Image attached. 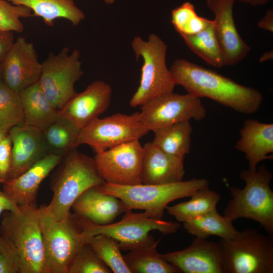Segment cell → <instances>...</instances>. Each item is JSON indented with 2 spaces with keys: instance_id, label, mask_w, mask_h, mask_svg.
<instances>
[{
  "instance_id": "obj_12",
  "label": "cell",
  "mask_w": 273,
  "mask_h": 273,
  "mask_svg": "<svg viewBox=\"0 0 273 273\" xmlns=\"http://www.w3.org/2000/svg\"><path fill=\"white\" fill-rule=\"evenodd\" d=\"M199 98L191 94L179 95L173 92L155 97L141 106V121L149 131H155L183 121H200L206 110Z\"/></svg>"
},
{
  "instance_id": "obj_34",
  "label": "cell",
  "mask_w": 273,
  "mask_h": 273,
  "mask_svg": "<svg viewBox=\"0 0 273 273\" xmlns=\"http://www.w3.org/2000/svg\"><path fill=\"white\" fill-rule=\"evenodd\" d=\"M110 269L85 243L71 262L68 273H111Z\"/></svg>"
},
{
  "instance_id": "obj_40",
  "label": "cell",
  "mask_w": 273,
  "mask_h": 273,
  "mask_svg": "<svg viewBox=\"0 0 273 273\" xmlns=\"http://www.w3.org/2000/svg\"><path fill=\"white\" fill-rule=\"evenodd\" d=\"M259 27L270 32L273 31V11L268 10L265 16L258 23Z\"/></svg>"
},
{
  "instance_id": "obj_3",
  "label": "cell",
  "mask_w": 273,
  "mask_h": 273,
  "mask_svg": "<svg viewBox=\"0 0 273 273\" xmlns=\"http://www.w3.org/2000/svg\"><path fill=\"white\" fill-rule=\"evenodd\" d=\"M240 176L245 186L243 189L229 187L232 199L223 215L232 222L241 218L252 219L273 237V191L269 186L271 173L263 165L256 170H243Z\"/></svg>"
},
{
  "instance_id": "obj_45",
  "label": "cell",
  "mask_w": 273,
  "mask_h": 273,
  "mask_svg": "<svg viewBox=\"0 0 273 273\" xmlns=\"http://www.w3.org/2000/svg\"><path fill=\"white\" fill-rule=\"evenodd\" d=\"M2 80L1 63H0V81Z\"/></svg>"
},
{
  "instance_id": "obj_42",
  "label": "cell",
  "mask_w": 273,
  "mask_h": 273,
  "mask_svg": "<svg viewBox=\"0 0 273 273\" xmlns=\"http://www.w3.org/2000/svg\"><path fill=\"white\" fill-rule=\"evenodd\" d=\"M272 51L264 53L260 58V62H264L272 59Z\"/></svg>"
},
{
  "instance_id": "obj_44",
  "label": "cell",
  "mask_w": 273,
  "mask_h": 273,
  "mask_svg": "<svg viewBox=\"0 0 273 273\" xmlns=\"http://www.w3.org/2000/svg\"><path fill=\"white\" fill-rule=\"evenodd\" d=\"M103 1L107 4L111 5L113 4L116 0H103Z\"/></svg>"
},
{
  "instance_id": "obj_31",
  "label": "cell",
  "mask_w": 273,
  "mask_h": 273,
  "mask_svg": "<svg viewBox=\"0 0 273 273\" xmlns=\"http://www.w3.org/2000/svg\"><path fill=\"white\" fill-rule=\"evenodd\" d=\"M86 243L112 272L131 273L117 240L105 234H98L86 239Z\"/></svg>"
},
{
  "instance_id": "obj_38",
  "label": "cell",
  "mask_w": 273,
  "mask_h": 273,
  "mask_svg": "<svg viewBox=\"0 0 273 273\" xmlns=\"http://www.w3.org/2000/svg\"><path fill=\"white\" fill-rule=\"evenodd\" d=\"M15 41L14 32L0 30V63Z\"/></svg>"
},
{
  "instance_id": "obj_5",
  "label": "cell",
  "mask_w": 273,
  "mask_h": 273,
  "mask_svg": "<svg viewBox=\"0 0 273 273\" xmlns=\"http://www.w3.org/2000/svg\"><path fill=\"white\" fill-rule=\"evenodd\" d=\"M46 273H68L69 267L86 239L76 214L57 220L42 206L37 208Z\"/></svg>"
},
{
  "instance_id": "obj_43",
  "label": "cell",
  "mask_w": 273,
  "mask_h": 273,
  "mask_svg": "<svg viewBox=\"0 0 273 273\" xmlns=\"http://www.w3.org/2000/svg\"><path fill=\"white\" fill-rule=\"evenodd\" d=\"M9 132L8 130L0 129V142Z\"/></svg>"
},
{
  "instance_id": "obj_28",
  "label": "cell",
  "mask_w": 273,
  "mask_h": 273,
  "mask_svg": "<svg viewBox=\"0 0 273 273\" xmlns=\"http://www.w3.org/2000/svg\"><path fill=\"white\" fill-rule=\"evenodd\" d=\"M232 222L215 209L183 222V226L186 232L197 238L207 239L209 236H216L222 239H228L234 237L238 232Z\"/></svg>"
},
{
  "instance_id": "obj_1",
  "label": "cell",
  "mask_w": 273,
  "mask_h": 273,
  "mask_svg": "<svg viewBox=\"0 0 273 273\" xmlns=\"http://www.w3.org/2000/svg\"><path fill=\"white\" fill-rule=\"evenodd\" d=\"M169 69L176 85L199 98H209L245 114L255 113L262 104L258 90L185 59L175 60Z\"/></svg>"
},
{
  "instance_id": "obj_18",
  "label": "cell",
  "mask_w": 273,
  "mask_h": 273,
  "mask_svg": "<svg viewBox=\"0 0 273 273\" xmlns=\"http://www.w3.org/2000/svg\"><path fill=\"white\" fill-rule=\"evenodd\" d=\"M9 133L12 148L6 181L17 177L48 154L40 130L22 123L12 127Z\"/></svg>"
},
{
  "instance_id": "obj_2",
  "label": "cell",
  "mask_w": 273,
  "mask_h": 273,
  "mask_svg": "<svg viewBox=\"0 0 273 273\" xmlns=\"http://www.w3.org/2000/svg\"><path fill=\"white\" fill-rule=\"evenodd\" d=\"M51 183L53 197L44 210L57 220L66 219L75 200L87 189L105 181L94 158L75 149L62 157Z\"/></svg>"
},
{
  "instance_id": "obj_19",
  "label": "cell",
  "mask_w": 273,
  "mask_h": 273,
  "mask_svg": "<svg viewBox=\"0 0 273 273\" xmlns=\"http://www.w3.org/2000/svg\"><path fill=\"white\" fill-rule=\"evenodd\" d=\"M62 157L48 154L17 177L3 183V192L18 206H36L39 187Z\"/></svg>"
},
{
  "instance_id": "obj_7",
  "label": "cell",
  "mask_w": 273,
  "mask_h": 273,
  "mask_svg": "<svg viewBox=\"0 0 273 273\" xmlns=\"http://www.w3.org/2000/svg\"><path fill=\"white\" fill-rule=\"evenodd\" d=\"M131 47L136 60L142 57L143 64L140 85L129 105L133 108L141 106L155 97L173 92L176 84L166 65V43L157 35L151 34L148 40L135 36Z\"/></svg>"
},
{
  "instance_id": "obj_39",
  "label": "cell",
  "mask_w": 273,
  "mask_h": 273,
  "mask_svg": "<svg viewBox=\"0 0 273 273\" xmlns=\"http://www.w3.org/2000/svg\"><path fill=\"white\" fill-rule=\"evenodd\" d=\"M19 208L3 191H0V215L6 211H15Z\"/></svg>"
},
{
  "instance_id": "obj_41",
  "label": "cell",
  "mask_w": 273,
  "mask_h": 273,
  "mask_svg": "<svg viewBox=\"0 0 273 273\" xmlns=\"http://www.w3.org/2000/svg\"><path fill=\"white\" fill-rule=\"evenodd\" d=\"M248 3L253 6H257L264 5L272 0H235Z\"/></svg>"
},
{
  "instance_id": "obj_27",
  "label": "cell",
  "mask_w": 273,
  "mask_h": 273,
  "mask_svg": "<svg viewBox=\"0 0 273 273\" xmlns=\"http://www.w3.org/2000/svg\"><path fill=\"white\" fill-rule=\"evenodd\" d=\"M192 131L190 121L176 123L155 131L152 142L168 154L184 158L190 152Z\"/></svg>"
},
{
  "instance_id": "obj_4",
  "label": "cell",
  "mask_w": 273,
  "mask_h": 273,
  "mask_svg": "<svg viewBox=\"0 0 273 273\" xmlns=\"http://www.w3.org/2000/svg\"><path fill=\"white\" fill-rule=\"evenodd\" d=\"M209 185L204 178H193L178 183L161 184L118 185L104 183L97 186L99 191L121 200L129 209H141L149 217L162 219L169 203L190 197L197 190Z\"/></svg>"
},
{
  "instance_id": "obj_13",
  "label": "cell",
  "mask_w": 273,
  "mask_h": 273,
  "mask_svg": "<svg viewBox=\"0 0 273 273\" xmlns=\"http://www.w3.org/2000/svg\"><path fill=\"white\" fill-rule=\"evenodd\" d=\"M95 153L96 166L105 182L124 186L142 184L144 149L139 140Z\"/></svg>"
},
{
  "instance_id": "obj_25",
  "label": "cell",
  "mask_w": 273,
  "mask_h": 273,
  "mask_svg": "<svg viewBox=\"0 0 273 273\" xmlns=\"http://www.w3.org/2000/svg\"><path fill=\"white\" fill-rule=\"evenodd\" d=\"M16 5L30 9L32 16L41 18L44 23L54 25V20L64 19L73 26L79 25L85 18V15L75 4L74 0H6Z\"/></svg>"
},
{
  "instance_id": "obj_20",
  "label": "cell",
  "mask_w": 273,
  "mask_h": 273,
  "mask_svg": "<svg viewBox=\"0 0 273 273\" xmlns=\"http://www.w3.org/2000/svg\"><path fill=\"white\" fill-rule=\"evenodd\" d=\"M143 146L142 183L161 185L183 181L185 173L183 157L168 154L152 142Z\"/></svg>"
},
{
  "instance_id": "obj_29",
  "label": "cell",
  "mask_w": 273,
  "mask_h": 273,
  "mask_svg": "<svg viewBox=\"0 0 273 273\" xmlns=\"http://www.w3.org/2000/svg\"><path fill=\"white\" fill-rule=\"evenodd\" d=\"M190 197L187 201L166 208L168 213L178 222H184L216 209L220 196L208 187L201 188Z\"/></svg>"
},
{
  "instance_id": "obj_33",
  "label": "cell",
  "mask_w": 273,
  "mask_h": 273,
  "mask_svg": "<svg viewBox=\"0 0 273 273\" xmlns=\"http://www.w3.org/2000/svg\"><path fill=\"white\" fill-rule=\"evenodd\" d=\"M171 22L179 35H192L205 29L213 20L199 16L195 6L187 2L172 11Z\"/></svg>"
},
{
  "instance_id": "obj_17",
  "label": "cell",
  "mask_w": 273,
  "mask_h": 273,
  "mask_svg": "<svg viewBox=\"0 0 273 273\" xmlns=\"http://www.w3.org/2000/svg\"><path fill=\"white\" fill-rule=\"evenodd\" d=\"M235 0H206L214 15V27L224 66H232L242 60L250 51L240 36L233 17Z\"/></svg>"
},
{
  "instance_id": "obj_23",
  "label": "cell",
  "mask_w": 273,
  "mask_h": 273,
  "mask_svg": "<svg viewBox=\"0 0 273 273\" xmlns=\"http://www.w3.org/2000/svg\"><path fill=\"white\" fill-rule=\"evenodd\" d=\"M159 240L156 241L149 235L142 241L122 250L129 251L123 257L131 273L180 272L158 252L157 247Z\"/></svg>"
},
{
  "instance_id": "obj_26",
  "label": "cell",
  "mask_w": 273,
  "mask_h": 273,
  "mask_svg": "<svg viewBox=\"0 0 273 273\" xmlns=\"http://www.w3.org/2000/svg\"><path fill=\"white\" fill-rule=\"evenodd\" d=\"M79 130L67 119L58 118L42 131L43 141L48 154L64 157L79 146Z\"/></svg>"
},
{
  "instance_id": "obj_14",
  "label": "cell",
  "mask_w": 273,
  "mask_h": 273,
  "mask_svg": "<svg viewBox=\"0 0 273 273\" xmlns=\"http://www.w3.org/2000/svg\"><path fill=\"white\" fill-rule=\"evenodd\" d=\"M41 71V63L33 44L24 37H18L1 63L2 81L20 94L38 82Z\"/></svg>"
},
{
  "instance_id": "obj_37",
  "label": "cell",
  "mask_w": 273,
  "mask_h": 273,
  "mask_svg": "<svg viewBox=\"0 0 273 273\" xmlns=\"http://www.w3.org/2000/svg\"><path fill=\"white\" fill-rule=\"evenodd\" d=\"M12 141L9 132L0 142V185L7 179L10 167Z\"/></svg>"
},
{
  "instance_id": "obj_8",
  "label": "cell",
  "mask_w": 273,
  "mask_h": 273,
  "mask_svg": "<svg viewBox=\"0 0 273 273\" xmlns=\"http://www.w3.org/2000/svg\"><path fill=\"white\" fill-rule=\"evenodd\" d=\"M219 243L225 273L273 272V237L247 228Z\"/></svg>"
},
{
  "instance_id": "obj_16",
  "label": "cell",
  "mask_w": 273,
  "mask_h": 273,
  "mask_svg": "<svg viewBox=\"0 0 273 273\" xmlns=\"http://www.w3.org/2000/svg\"><path fill=\"white\" fill-rule=\"evenodd\" d=\"M112 94L109 84L95 80L83 92L76 93L58 110L59 116L67 119L80 130L107 110Z\"/></svg>"
},
{
  "instance_id": "obj_22",
  "label": "cell",
  "mask_w": 273,
  "mask_h": 273,
  "mask_svg": "<svg viewBox=\"0 0 273 273\" xmlns=\"http://www.w3.org/2000/svg\"><path fill=\"white\" fill-rule=\"evenodd\" d=\"M236 148L245 155L249 169L256 170L259 163L273 158V124L247 119L240 130Z\"/></svg>"
},
{
  "instance_id": "obj_9",
  "label": "cell",
  "mask_w": 273,
  "mask_h": 273,
  "mask_svg": "<svg viewBox=\"0 0 273 273\" xmlns=\"http://www.w3.org/2000/svg\"><path fill=\"white\" fill-rule=\"evenodd\" d=\"M77 49L70 52L68 47L58 53H50L41 63L38 81L46 96L58 110L76 94L75 84L83 74Z\"/></svg>"
},
{
  "instance_id": "obj_32",
  "label": "cell",
  "mask_w": 273,
  "mask_h": 273,
  "mask_svg": "<svg viewBox=\"0 0 273 273\" xmlns=\"http://www.w3.org/2000/svg\"><path fill=\"white\" fill-rule=\"evenodd\" d=\"M23 118L20 94L0 81V129L9 131L22 123Z\"/></svg>"
},
{
  "instance_id": "obj_21",
  "label": "cell",
  "mask_w": 273,
  "mask_h": 273,
  "mask_svg": "<svg viewBox=\"0 0 273 273\" xmlns=\"http://www.w3.org/2000/svg\"><path fill=\"white\" fill-rule=\"evenodd\" d=\"M71 208L76 215L99 225L110 224L120 214L131 210L119 198L101 192L97 186L84 192Z\"/></svg>"
},
{
  "instance_id": "obj_30",
  "label": "cell",
  "mask_w": 273,
  "mask_h": 273,
  "mask_svg": "<svg viewBox=\"0 0 273 273\" xmlns=\"http://www.w3.org/2000/svg\"><path fill=\"white\" fill-rule=\"evenodd\" d=\"M180 35L191 51L207 64L217 68L224 66L221 51L215 33L214 21L198 33Z\"/></svg>"
},
{
  "instance_id": "obj_10",
  "label": "cell",
  "mask_w": 273,
  "mask_h": 273,
  "mask_svg": "<svg viewBox=\"0 0 273 273\" xmlns=\"http://www.w3.org/2000/svg\"><path fill=\"white\" fill-rule=\"evenodd\" d=\"M149 131L139 112L131 115L116 113L94 119L79 130L78 145L89 146L95 152L104 151L136 140Z\"/></svg>"
},
{
  "instance_id": "obj_6",
  "label": "cell",
  "mask_w": 273,
  "mask_h": 273,
  "mask_svg": "<svg viewBox=\"0 0 273 273\" xmlns=\"http://www.w3.org/2000/svg\"><path fill=\"white\" fill-rule=\"evenodd\" d=\"M19 207L17 211L3 213L0 235L16 247L21 260V273H46L37 208Z\"/></svg>"
},
{
  "instance_id": "obj_11",
  "label": "cell",
  "mask_w": 273,
  "mask_h": 273,
  "mask_svg": "<svg viewBox=\"0 0 273 273\" xmlns=\"http://www.w3.org/2000/svg\"><path fill=\"white\" fill-rule=\"evenodd\" d=\"M77 216L85 239L98 234H105L117 240L121 250L144 239L152 231L169 235L176 232L180 227L178 222L153 218L144 212L133 213L131 210L125 212L120 221L107 225L97 224L84 217Z\"/></svg>"
},
{
  "instance_id": "obj_24",
  "label": "cell",
  "mask_w": 273,
  "mask_h": 273,
  "mask_svg": "<svg viewBox=\"0 0 273 273\" xmlns=\"http://www.w3.org/2000/svg\"><path fill=\"white\" fill-rule=\"evenodd\" d=\"M20 95L24 124L42 131L58 118V110L50 102L38 82L24 89Z\"/></svg>"
},
{
  "instance_id": "obj_15",
  "label": "cell",
  "mask_w": 273,
  "mask_h": 273,
  "mask_svg": "<svg viewBox=\"0 0 273 273\" xmlns=\"http://www.w3.org/2000/svg\"><path fill=\"white\" fill-rule=\"evenodd\" d=\"M163 256L180 272L225 273L219 242L195 237L185 249L169 252Z\"/></svg>"
},
{
  "instance_id": "obj_36",
  "label": "cell",
  "mask_w": 273,
  "mask_h": 273,
  "mask_svg": "<svg viewBox=\"0 0 273 273\" xmlns=\"http://www.w3.org/2000/svg\"><path fill=\"white\" fill-rule=\"evenodd\" d=\"M20 255L13 243L0 235V273H21Z\"/></svg>"
},
{
  "instance_id": "obj_35",
  "label": "cell",
  "mask_w": 273,
  "mask_h": 273,
  "mask_svg": "<svg viewBox=\"0 0 273 273\" xmlns=\"http://www.w3.org/2000/svg\"><path fill=\"white\" fill-rule=\"evenodd\" d=\"M32 16L31 10L21 5H14L6 0H0V30L21 33L24 26L22 18Z\"/></svg>"
}]
</instances>
